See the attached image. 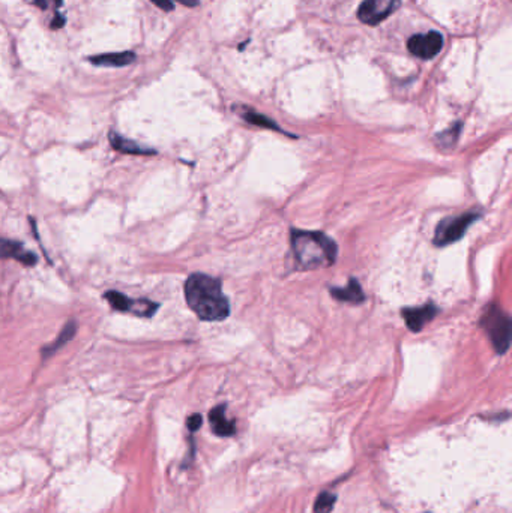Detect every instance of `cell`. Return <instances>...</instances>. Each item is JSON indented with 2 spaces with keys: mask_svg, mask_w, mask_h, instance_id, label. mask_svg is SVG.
Instances as JSON below:
<instances>
[{
  "mask_svg": "<svg viewBox=\"0 0 512 513\" xmlns=\"http://www.w3.org/2000/svg\"><path fill=\"white\" fill-rule=\"evenodd\" d=\"M185 299L197 317L204 321H221L227 319L230 312L221 282L209 275H191L185 284Z\"/></svg>",
  "mask_w": 512,
  "mask_h": 513,
  "instance_id": "6da1fadb",
  "label": "cell"
},
{
  "mask_svg": "<svg viewBox=\"0 0 512 513\" xmlns=\"http://www.w3.org/2000/svg\"><path fill=\"white\" fill-rule=\"evenodd\" d=\"M292 250L303 269H320L333 264L337 245L326 234L319 231L293 230Z\"/></svg>",
  "mask_w": 512,
  "mask_h": 513,
  "instance_id": "7a4b0ae2",
  "label": "cell"
},
{
  "mask_svg": "<svg viewBox=\"0 0 512 513\" xmlns=\"http://www.w3.org/2000/svg\"><path fill=\"white\" fill-rule=\"evenodd\" d=\"M482 324L487 330L491 344L499 354H505L511 344V319L509 315L496 305L487 308Z\"/></svg>",
  "mask_w": 512,
  "mask_h": 513,
  "instance_id": "3957f363",
  "label": "cell"
},
{
  "mask_svg": "<svg viewBox=\"0 0 512 513\" xmlns=\"http://www.w3.org/2000/svg\"><path fill=\"white\" fill-rule=\"evenodd\" d=\"M476 220H478V215L474 212L455 216V218L443 220L436 229V234H435L436 246H446L449 243H454L460 240L469 230V227Z\"/></svg>",
  "mask_w": 512,
  "mask_h": 513,
  "instance_id": "277c9868",
  "label": "cell"
},
{
  "mask_svg": "<svg viewBox=\"0 0 512 513\" xmlns=\"http://www.w3.org/2000/svg\"><path fill=\"white\" fill-rule=\"evenodd\" d=\"M400 5V0H363L358 17L363 24L376 26L386 20Z\"/></svg>",
  "mask_w": 512,
  "mask_h": 513,
  "instance_id": "5b68a950",
  "label": "cell"
},
{
  "mask_svg": "<svg viewBox=\"0 0 512 513\" xmlns=\"http://www.w3.org/2000/svg\"><path fill=\"white\" fill-rule=\"evenodd\" d=\"M407 47L412 54H415L419 59H426L427 61V59H432L440 53L443 47V36L436 31L413 35L409 39Z\"/></svg>",
  "mask_w": 512,
  "mask_h": 513,
  "instance_id": "8992f818",
  "label": "cell"
},
{
  "mask_svg": "<svg viewBox=\"0 0 512 513\" xmlns=\"http://www.w3.org/2000/svg\"><path fill=\"white\" fill-rule=\"evenodd\" d=\"M439 309L435 307V305L427 303L426 307H421V308L402 309V319H405L407 328L412 332H419L428 321L435 319V315Z\"/></svg>",
  "mask_w": 512,
  "mask_h": 513,
  "instance_id": "52a82bcc",
  "label": "cell"
},
{
  "mask_svg": "<svg viewBox=\"0 0 512 513\" xmlns=\"http://www.w3.org/2000/svg\"><path fill=\"white\" fill-rule=\"evenodd\" d=\"M0 256L2 259H15L26 266H33L36 263V255L23 250L22 243L0 239Z\"/></svg>",
  "mask_w": 512,
  "mask_h": 513,
  "instance_id": "ba28073f",
  "label": "cell"
},
{
  "mask_svg": "<svg viewBox=\"0 0 512 513\" xmlns=\"http://www.w3.org/2000/svg\"><path fill=\"white\" fill-rule=\"evenodd\" d=\"M209 420H211V427L212 431L220 437H230L236 432L234 423L232 420H229L225 418V406H218L215 407L211 413H209Z\"/></svg>",
  "mask_w": 512,
  "mask_h": 513,
  "instance_id": "9c48e42d",
  "label": "cell"
},
{
  "mask_svg": "<svg viewBox=\"0 0 512 513\" xmlns=\"http://www.w3.org/2000/svg\"><path fill=\"white\" fill-rule=\"evenodd\" d=\"M135 61V54L131 52H122V53H108V54H100L91 57V62L93 65L100 66H126Z\"/></svg>",
  "mask_w": 512,
  "mask_h": 513,
  "instance_id": "30bf717a",
  "label": "cell"
},
{
  "mask_svg": "<svg viewBox=\"0 0 512 513\" xmlns=\"http://www.w3.org/2000/svg\"><path fill=\"white\" fill-rule=\"evenodd\" d=\"M331 294L338 300L350 302V303H361L363 299H366V296H363V291L356 280H350L347 287H344V289H332Z\"/></svg>",
  "mask_w": 512,
  "mask_h": 513,
  "instance_id": "8fae6325",
  "label": "cell"
},
{
  "mask_svg": "<svg viewBox=\"0 0 512 513\" xmlns=\"http://www.w3.org/2000/svg\"><path fill=\"white\" fill-rule=\"evenodd\" d=\"M110 143H112V146L114 147L116 151L123 152V153H130V155H151V153H155L153 151L144 149V147L139 146V144L131 141V140H126V138L117 135L114 132L110 134Z\"/></svg>",
  "mask_w": 512,
  "mask_h": 513,
  "instance_id": "7c38bea8",
  "label": "cell"
},
{
  "mask_svg": "<svg viewBox=\"0 0 512 513\" xmlns=\"http://www.w3.org/2000/svg\"><path fill=\"white\" fill-rule=\"evenodd\" d=\"M74 335H75V323H74V321H71V323H68V324L65 326V328L62 329V332H61V335H59V337H57V339H56L52 345H48V347L44 350V354H45V356H48V354L56 353L59 349H62L63 345L74 337Z\"/></svg>",
  "mask_w": 512,
  "mask_h": 513,
  "instance_id": "4fadbf2b",
  "label": "cell"
},
{
  "mask_svg": "<svg viewBox=\"0 0 512 513\" xmlns=\"http://www.w3.org/2000/svg\"><path fill=\"white\" fill-rule=\"evenodd\" d=\"M337 497L332 492H322L314 503V513H331L336 507Z\"/></svg>",
  "mask_w": 512,
  "mask_h": 513,
  "instance_id": "5bb4252c",
  "label": "cell"
},
{
  "mask_svg": "<svg viewBox=\"0 0 512 513\" xmlns=\"http://www.w3.org/2000/svg\"><path fill=\"white\" fill-rule=\"evenodd\" d=\"M105 299L110 302L112 307L117 311H130L133 307V300L128 299L126 296H123L122 293H117V291H107Z\"/></svg>",
  "mask_w": 512,
  "mask_h": 513,
  "instance_id": "9a60e30c",
  "label": "cell"
},
{
  "mask_svg": "<svg viewBox=\"0 0 512 513\" xmlns=\"http://www.w3.org/2000/svg\"><path fill=\"white\" fill-rule=\"evenodd\" d=\"M243 117H245V121H247V122L254 123V125H257V126L271 128V130H280V128L277 126V123H275L273 121H271L269 117L263 116V114L250 112V113H245V114H243Z\"/></svg>",
  "mask_w": 512,
  "mask_h": 513,
  "instance_id": "2e32d148",
  "label": "cell"
},
{
  "mask_svg": "<svg viewBox=\"0 0 512 513\" xmlns=\"http://www.w3.org/2000/svg\"><path fill=\"white\" fill-rule=\"evenodd\" d=\"M156 308H158V305L156 303H152V302H147V300H133V307L130 311L135 312L137 315H140V317H151V315L156 311Z\"/></svg>",
  "mask_w": 512,
  "mask_h": 513,
  "instance_id": "e0dca14e",
  "label": "cell"
},
{
  "mask_svg": "<svg viewBox=\"0 0 512 513\" xmlns=\"http://www.w3.org/2000/svg\"><path fill=\"white\" fill-rule=\"evenodd\" d=\"M460 130H461V125L457 123L455 126L449 128L448 131H445V132H442L440 135H437V140H439L440 146H443V147H452V146H454V143L457 141V137L460 134Z\"/></svg>",
  "mask_w": 512,
  "mask_h": 513,
  "instance_id": "ac0fdd59",
  "label": "cell"
},
{
  "mask_svg": "<svg viewBox=\"0 0 512 513\" xmlns=\"http://www.w3.org/2000/svg\"><path fill=\"white\" fill-rule=\"evenodd\" d=\"M152 2L156 6H160L161 9H164V11H173V8H174V0H152ZM176 2H181L186 6L199 5V0H176Z\"/></svg>",
  "mask_w": 512,
  "mask_h": 513,
  "instance_id": "d6986e66",
  "label": "cell"
},
{
  "mask_svg": "<svg viewBox=\"0 0 512 513\" xmlns=\"http://www.w3.org/2000/svg\"><path fill=\"white\" fill-rule=\"evenodd\" d=\"M29 3L38 5L41 9H56L62 5V0H26Z\"/></svg>",
  "mask_w": 512,
  "mask_h": 513,
  "instance_id": "ffe728a7",
  "label": "cell"
},
{
  "mask_svg": "<svg viewBox=\"0 0 512 513\" xmlns=\"http://www.w3.org/2000/svg\"><path fill=\"white\" fill-rule=\"evenodd\" d=\"M202 423H203V419H202L200 414H193V416H190L188 420H186V427H188L190 431L195 432L197 429L202 427Z\"/></svg>",
  "mask_w": 512,
  "mask_h": 513,
  "instance_id": "44dd1931",
  "label": "cell"
}]
</instances>
